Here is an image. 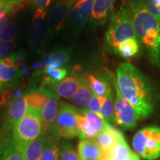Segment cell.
I'll list each match as a JSON object with an SVG mask.
<instances>
[{"instance_id":"obj_1","label":"cell","mask_w":160,"mask_h":160,"mask_svg":"<svg viewBox=\"0 0 160 160\" xmlns=\"http://www.w3.org/2000/svg\"><path fill=\"white\" fill-rule=\"evenodd\" d=\"M116 86L139 116L149 117L155 108V93L150 80L134 65L122 63L117 71Z\"/></svg>"},{"instance_id":"obj_2","label":"cell","mask_w":160,"mask_h":160,"mask_svg":"<svg viewBox=\"0 0 160 160\" xmlns=\"http://www.w3.org/2000/svg\"><path fill=\"white\" fill-rule=\"evenodd\" d=\"M135 35L147 51L150 63L160 68V22L145 7L144 0H129Z\"/></svg>"},{"instance_id":"obj_3","label":"cell","mask_w":160,"mask_h":160,"mask_svg":"<svg viewBox=\"0 0 160 160\" xmlns=\"http://www.w3.org/2000/svg\"><path fill=\"white\" fill-rule=\"evenodd\" d=\"M137 38L133 29L131 11L128 4L123 5L111 14L108 29L105 34V48L117 53V48L125 40Z\"/></svg>"},{"instance_id":"obj_4","label":"cell","mask_w":160,"mask_h":160,"mask_svg":"<svg viewBox=\"0 0 160 160\" xmlns=\"http://www.w3.org/2000/svg\"><path fill=\"white\" fill-rule=\"evenodd\" d=\"M79 109L75 106L61 101L58 106V111L54 125L51 131L52 137L69 139L79 136L77 117Z\"/></svg>"},{"instance_id":"obj_5","label":"cell","mask_w":160,"mask_h":160,"mask_svg":"<svg viewBox=\"0 0 160 160\" xmlns=\"http://www.w3.org/2000/svg\"><path fill=\"white\" fill-rule=\"evenodd\" d=\"M12 130L13 142L24 149L28 143L43 134L41 114L28 111L27 114L15 124Z\"/></svg>"},{"instance_id":"obj_6","label":"cell","mask_w":160,"mask_h":160,"mask_svg":"<svg viewBox=\"0 0 160 160\" xmlns=\"http://www.w3.org/2000/svg\"><path fill=\"white\" fill-rule=\"evenodd\" d=\"M133 147L137 154L146 160H156L160 157V128L149 126L136 133Z\"/></svg>"},{"instance_id":"obj_7","label":"cell","mask_w":160,"mask_h":160,"mask_svg":"<svg viewBox=\"0 0 160 160\" xmlns=\"http://www.w3.org/2000/svg\"><path fill=\"white\" fill-rule=\"evenodd\" d=\"M110 125L102 117L89 111L79 109L77 117V127L79 139H93Z\"/></svg>"},{"instance_id":"obj_8","label":"cell","mask_w":160,"mask_h":160,"mask_svg":"<svg viewBox=\"0 0 160 160\" xmlns=\"http://www.w3.org/2000/svg\"><path fill=\"white\" fill-rule=\"evenodd\" d=\"M47 11L37 9L32 19L29 31V43L31 47L38 53H42L45 48L48 34Z\"/></svg>"},{"instance_id":"obj_9","label":"cell","mask_w":160,"mask_h":160,"mask_svg":"<svg viewBox=\"0 0 160 160\" xmlns=\"http://www.w3.org/2000/svg\"><path fill=\"white\" fill-rule=\"evenodd\" d=\"M115 114L113 122L124 129H133L137 125L139 117L133 108L124 99L115 82Z\"/></svg>"},{"instance_id":"obj_10","label":"cell","mask_w":160,"mask_h":160,"mask_svg":"<svg viewBox=\"0 0 160 160\" xmlns=\"http://www.w3.org/2000/svg\"><path fill=\"white\" fill-rule=\"evenodd\" d=\"M78 0H60L49 16L48 22V34L50 38H55L63 29L65 19Z\"/></svg>"},{"instance_id":"obj_11","label":"cell","mask_w":160,"mask_h":160,"mask_svg":"<svg viewBox=\"0 0 160 160\" xmlns=\"http://www.w3.org/2000/svg\"><path fill=\"white\" fill-rule=\"evenodd\" d=\"M95 0H78L69 13L68 30L71 33H77L82 29L91 17Z\"/></svg>"},{"instance_id":"obj_12","label":"cell","mask_w":160,"mask_h":160,"mask_svg":"<svg viewBox=\"0 0 160 160\" xmlns=\"http://www.w3.org/2000/svg\"><path fill=\"white\" fill-rule=\"evenodd\" d=\"M22 76L13 59L10 57L0 59V93L5 90L14 88Z\"/></svg>"},{"instance_id":"obj_13","label":"cell","mask_w":160,"mask_h":160,"mask_svg":"<svg viewBox=\"0 0 160 160\" xmlns=\"http://www.w3.org/2000/svg\"><path fill=\"white\" fill-rule=\"evenodd\" d=\"M80 77L88 85L93 94L98 97H108L114 93L113 87H115L116 81L108 73H101L97 76L87 73Z\"/></svg>"},{"instance_id":"obj_14","label":"cell","mask_w":160,"mask_h":160,"mask_svg":"<svg viewBox=\"0 0 160 160\" xmlns=\"http://www.w3.org/2000/svg\"><path fill=\"white\" fill-rule=\"evenodd\" d=\"M28 113V102L26 94L13 98L10 102L5 119V128L13 129V126Z\"/></svg>"},{"instance_id":"obj_15","label":"cell","mask_w":160,"mask_h":160,"mask_svg":"<svg viewBox=\"0 0 160 160\" xmlns=\"http://www.w3.org/2000/svg\"><path fill=\"white\" fill-rule=\"evenodd\" d=\"M51 90L47 88L40 87L39 88L32 89L26 93L28 102V111L35 112L41 114L45 105L48 101Z\"/></svg>"},{"instance_id":"obj_16","label":"cell","mask_w":160,"mask_h":160,"mask_svg":"<svg viewBox=\"0 0 160 160\" xmlns=\"http://www.w3.org/2000/svg\"><path fill=\"white\" fill-rule=\"evenodd\" d=\"M80 81V77L71 76L62 81L50 85L49 88L59 97L70 99L79 90Z\"/></svg>"},{"instance_id":"obj_17","label":"cell","mask_w":160,"mask_h":160,"mask_svg":"<svg viewBox=\"0 0 160 160\" xmlns=\"http://www.w3.org/2000/svg\"><path fill=\"white\" fill-rule=\"evenodd\" d=\"M123 139H125L123 133L119 130L109 125L93 139L102 150V154H105L108 153L113 146Z\"/></svg>"},{"instance_id":"obj_18","label":"cell","mask_w":160,"mask_h":160,"mask_svg":"<svg viewBox=\"0 0 160 160\" xmlns=\"http://www.w3.org/2000/svg\"><path fill=\"white\" fill-rule=\"evenodd\" d=\"M116 0H95L90 19V23L94 27L103 25L111 14Z\"/></svg>"},{"instance_id":"obj_19","label":"cell","mask_w":160,"mask_h":160,"mask_svg":"<svg viewBox=\"0 0 160 160\" xmlns=\"http://www.w3.org/2000/svg\"><path fill=\"white\" fill-rule=\"evenodd\" d=\"M58 96L51 91L48 101L44 107L41 113V119L42 123L43 133L51 132L54 125L58 111Z\"/></svg>"},{"instance_id":"obj_20","label":"cell","mask_w":160,"mask_h":160,"mask_svg":"<svg viewBox=\"0 0 160 160\" xmlns=\"http://www.w3.org/2000/svg\"><path fill=\"white\" fill-rule=\"evenodd\" d=\"M71 49L59 48L47 53L43 58L44 71L59 68L68 62L71 58Z\"/></svg>"},{"instance_id":"obj_21","label":"cell","mask_w":160,"mask_h":160,"mask_svg":"<svg viewBox=\"0 0 160 160\" xmlns=\"http://www.w3.org/2000/svg\"><path fill=\"white\" fill-rule=\"evenodd\" d=\"M102 158L111 160H140L139 155L130 148L125 139L119 141L108 153L102 154Z\"/></svg>"},{"instance_id":"obj_22","label":"cell","mask_w":160,"mask_h":160,"mask_svg":"<svg viewBox=\"0 0 160 160\" xmlns=\"http://www.w3.org/2000/svg\"><path fill=\"white\" fill-rule=\"evenodd\" d=\"M78 155L81 160H99L102 150L94 139H82L78 145Z\"/></svg>"},{"instance_id":"obj_23","label":"cell","mask_w":160,"mask_h":160,"mask_svg":"<svg viewBox=\"0 0 160 160\" xmlns=\"http://www.w3.org/2000/svg\"><path fill=\"white\" fill-rule=\"evenodd\" d=\"M80 85L79 88L77 92V93L73 97L70 99V101L72 104L74 105L75 107L79 109H87L88 105L91 99L93 93L88 85L86 84L84 80L80 77Z\"/></svg>"},{"instance_id":"obj_24","label":"cell","mask_w":160,"mask_h":160,"mask_svg":"<svg viewBox=\"0 0 160 160\" xmlns=\"http://www.w3.org/2000/svg\"><path fill=\"white\" fill-rule=\"evenodd\" d=\"M45 141V134L37 138L24 147L23 151L25 160H41Z\"/></svg>"},{"instance_id":"obj_25","label":"cell","mask_w":160,"mask_h":160,"mask_svg":"<svg viewBox=\"0 0 160 160\" xmlns=\"http://www.w3.org/2000/svg\"><path fill=\"white\" fill-rule=\"evenodd\" d=\"M139 48L140 43L137 38L129 39L118 46L117 54H119L124 59H130L139 53Z\"/></svg>"},{"instance_id":"obj_26","label":"cell","mask_w":160,"mask_h":160,"mask_svg":"<svg viewBox=\"0 0 160 160\" xmlns=\"http://www.w3.org/2000/svg\"><path fill=\"white\" fill-rule=\"evenodd\" d=\"M0 160H25L23 148L11 142L4 145Z\"/></svg>"},{"instance_id":"obj_27","label":"cell","mask_w":160,"mask_h":160,"mask_svg":"<svg viewBox=\"0 0 160 160\" xmlns=\"http://www.w3.org/2000/svg\"><path fill=\"white\" fill-rule=\"evenodd\" d=\"M45 134V141L41 160H60V153L57 146L48 135Z\"/></svg>"},{"instance_id":"obj_28","label":"cell","mask_w":160,"mask_h":160,"mask_svg":"<svg viewBox=\"0 0 160 160\" xmlns=\"http://www.w3.org/2000/svg\"><path fill=\"white\" fill-rule=\"evenodd\" d=\"M115 114V97L114 93L106 97L102 106L100 115L108 123L113 122Z\"/></svg>"},{"instance_id":"obj_29","label":"cell","mask_w":160,"mask_h":160,"mask_svg":"<svg viewBox=\"0 0 160 160\" xmlns=\"http://www.w3.org/2000/svg\"><path fill=\"white\" fill-rule=\"evenodd\" d=\"M43 73L45 74L43 83L48 85L65 79L68 75V71L65 68L46 70L43 71Z\"/></svg>"},{"instance_id":"obj_30","label":"cell","mask_w":160,"mask_h":160,"mask_svg":"<svg viewBox=\"0 0 160 160\" xmlns=\"http://www.w3.org/2000/svg\"><path fill=\"white\" fill-rule=\"evenodd\" d=\"M60 154L62 160H81L73 145L68 142L62 144Z\"/></svg>"},{"instance_id":"obj_31","label":"cell","mask_w":160,"mask_h":160,"mask_svg":"<svg viewBox=\"0 0 160 160\" xmlns=\"http://www.w3.org/2000/svg\"><path fill=\"white\" fill-rule=\"evenodd\" d=\"M17 33V28L13 24H8L2 29L0 33V41L11 42L13 41Z\"/></svg>"},{"instance_id":"obj_32","label":"cell","mask_w":160,"mask_h":160,"mask_svg":"<svg viewBox=\"0 0 160 160\" xmlns=\"http://www.w3.org/2000/svg\"><path fill=\"white\" fill-rule=\"evenodd\" d=\"M107 97H98V96L93 94L91 99L90 100V102L88 105L87 109L89 111L94 113L96 114L100 115V111H101L102 106L104 102Z\"/></svg>"},{"instance_id":"obj_33","label":"cell","mask_w":160,"mask_h":160,"mask_svg":"<svg viewBox=\"0 0 160 160\" xmlns=\"http://www.w3.org/2000/svg\"><path fill=\"white\" fill-rule=\"evenodd\" d=\"M148 11L160 22V0H144Z\"/></svg>"},{"instance_id":"obj_34","label":"cell","mask_w":160,"mask_h":160,"mask_svg":"<svg viewBox=\"0 0 160 160\" xmlns=\"http://www.w3.org/2000/svg\"><path fill=\"white\" fill-rule=\"evenodd\" d=\"M16 44L13 41L2 42L0 41V59L9 57L10 54L15 49Z\"/></svg>"},{"instance_id":"obj_35","label":"cell","mask_w":160,"mask_h":160,"mask_svg":"<svg viewBox=\"0 0 160 160\" xmlns=\"http://www.w3.org/2000/svg\"><path fill=\"white\" fill-rule=\"evenodd\" d=\"M16 9L17 5L11 3L8 0H0V19Z\"/></svg>"},{"instance_id":"obj_36","label":"cell","mask_w":160,"mask_h":160,"mask_svg":"<svg viewBox=\"0 0 160 160\" xmlns=\"http://www.w3.org/2000/svg\"><path fill=\"white\" fill-rule=\"evenodd\" d=\"M51 3V0H33V5L37 9L46 10Z\"/></svg>"},{"instance_id":"obj_37","label":"cell","mask_w":160,"mask_h":160,"mask_svg":"<svg viewBox=\"0 0 160 160\" xmlns=\"http://www.w3.org/2000/svg\"><path fill=\"white\" fill-rule=\"evenodd\" d=\"M8 22V17H3L2 19H0V33L2 31L4 28L7 25Z\"/></svg>"},{"instance_id":"obj_38","label":"cell","mask_w":160,"mask_h":160,"mask_svg":"<svg viewBox=\"0 0 160 160\" xmlns=\"http://www.w3.org/2000/svg\"><path fill=\"white\" fill-rule=\"evenodd\" d=\"M10 2L13 4L15 5H19L21 3H22V2L25 1V0H8Z\"/></svg>"},{"instance_id":"obj_39","label":"cell","mask_w":160,"mask_h":160,"mask_svg":"<svg viewBox=\"0 0 160 160\" xmlns=\"http://www.w3.org/2000/svg\"><path fill=\"white\" fill-rule=\"evenodd\" d=\"M99 160H111V159H106V158H101V159H100Z\"/></svg>"}]
</instances>
